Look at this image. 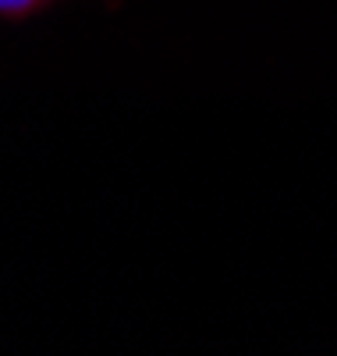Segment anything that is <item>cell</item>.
Instances as JSON below:
<instances>
[{
  "instance_id": "obj_1",
  "label": "cell",
  "mask_w": 337,
  "mask_h": 356,
  "mask_svg": "<svg viewBox=\"0 0 337 356\" xmlns=\"http://www.w3.org/2000/svg\"><path fill=\"white\" fill-rule=\"evenodd\" d=\"M36 0H0V11H11V15H18V11H28Z\"/></svg>"
}]
</instances>
